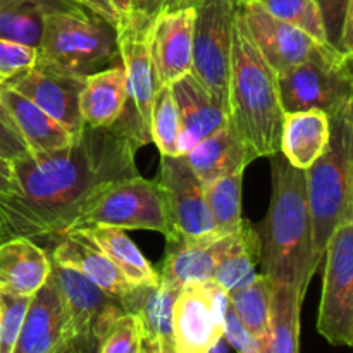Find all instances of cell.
<instances>
[{"instance_id":"6da1fadb","label":"cell","mask_w":353,"mask_h":353,"mask_svg":"<svg viewBox=\"0 0 353 353\" xmlns=\"http://www.w3.org/2000/svg\"><path fill=\"white\" fill-rule=\"evenodd\" d=\"M140 145L114 124L83 126L69 145L12 161L17 192L0 196L2 241L7 238L61 236L105 185L140 174Z\"/></svg>"},{"instance_id":"7a4b0ae2","label":"cell","mask_w":353,"mask_h":353,"mask_svg":"<svg viewBox=\"0 0 353 353\" xmlns=\"http://www.w3.org/2000/svg\"><path fill=\"white\" fill-rule=\"evenodd\" d=\"M272 195L264 221L254 224L259 236L261 274L271 286L292 285L305 295L314 278L310 264V217L305 171L271 155Z\"/></svg>"},{"instance_id":"3957f363","label":"cell","mask_w":353,"mask_h":353,"mask_svg":"<svg viewBox=\"0 0 353 353\" xmlns=\"http://www.w3.org/2000/svg\"><path fill=\"white\" fill-rule=\"evenodd\" d=\"M278 74L262 57L236 9L231 43L228 121L255 159L278 154L283 128Z\"/></svg>"},{"instance_id":"277c9868","label":"cell","mask_w":353,"mask_h":353,"mask_svg":"<svg viewBox=\"0 0 353 353\" xmlns=\"http://www.w3.org/2000/svg\"><path fill=\"white\" fill-rule=\"evenodd\" d=\"M305 192L310 217V264L316 274L331 234L353 207V102L330 114V143L305 169Z\"/></svg>"},{"instance_id":"5b68a950","label":"cell","mask_w":353,"mask_h":353,"mask_svg":"<svg viewBox=\"0 0 353 353\" xmlns=\"http://www.w3.org/2000/svg\"><path fill=\"white\" fill-rule=\"evenodd\" d=\"M38 57L88 76L119 57L116 28L76 3L59 7L45 14Z\"/></svg>"},{"instance_id":"8992f818","label":"cell","mask_w":353,"mask_h":353,"mask_svg":"<svg viewBox=\"0 0 353 353\" xmlns=\"http://www.w3.org/2000/svg\"><path fill=\"white\" fill-rule=\"evenodd\" d=\"M93 226L155 231L169 238L172 223L168 196L157 179H145L140 174L112 181L92 196L69 231Z\"/></svg>"},{"instance_id":"52a82bcc","label":"cell","mask_w":353,"mask_h":353,"mask_svg":"<svg viewBox=\"0 0 353 353\" xmlns=\"http://www.w3.org/2000/svg\"><path fill=\"white\" fill-rule=\"evenodd\" d=\"M353 57L324 48L309 61L278 74L279 99L285 112L319 109L330 116L353 102Z\"/></svg>"},{"instance_id":"ba28073f","label":"cell","mask_w":353,"mask_h":353,"mask_svg":"<svg viewBox=\"0 0 353 353\" xmlns=\"http://www.w3.org/2000/svg\"><path fill=\"white\" fill-rule=\"evenodd\" d=\"M317 331L333 347L353 345V207L327 241Z\"/></svg>"},{"instance_id":"9c48e42d","label":"cell","mask_w":353,"mask_h":353,"mask_svg":"<svg viewBox=\"0 0 353 353\" xmlns=\"http://www.w3.org/2000/svg\"><path fill=\"white\" fill-rule=\"evenodd\" d=\"M193 23L190 74L228 112L231 43L238 6L231 0H199Z\"/></svg>"},{"instance_id":"30bf717a","label":"cell","mask_w":353,"mask_h":353,"mask_svg":"<svg viewBox=\"0 0 353 353\" xmlns=\"http://www.w3.org/2000/svg\"><path fill=\"white\" fill-rule=\"evenodd\" d=\"M117 52L124 68L128 102L123 116L116 124L140 147L150 143V114L155 92L159 88L154 62L148 45V28L133 23L116 28Z\"/></svg>"},{"instance_id":"8fae6325","label":"cell","mask_w":353,"mask_h":353,"mask_svg":"<svg viewBox=\"0 0 353 353\" xmlns=\"http://www.w3.org/2000/svg\"><path fill=\"white\" fill-rule=\"evenodd\" d=\"M157 181L168 196L172 223V236L169 238L205 243L224 236L209 212L203 183L196 178L185 155H161Z\"/></svg>"},{"instance_id":"7c38bea8","label":"cell","mask_w":353,"mask_h":353,"mask_svg":"<svg viewBox=\"0 0 353 353\" xmlns=\"http://www.w3.org/2000/svg\"><path fill=\"white\" fill-rule=\"evenodd\" d=\"M230 299L214 279L185 285L172 309V345L179 353H207L224 333Z\"/></svg>"},{"instance_id":"4fadbf2b","label":"cell","mask_w":353,"mask_h":353,"mask_svg":"<svg viewBox=\"0 0 353 353\" xmlns=\"http://www.w3.org/2000/svg\"><path fill=\"white\" fill-rule=\"evenodd\" d=\"M50 278L57 285L68 307L72 341H76L86 353H97L99 340L107 326L117 316L126 312L121 299L103 292L74 269L59 265L54 261Z\"/></svg>"},{"instance_id":"5bb4252c","label":"cell","mask_w":353,"mask_h":353,"mask_svg":"<svg viewBox=\"0 0 353 353\" xmlns=\"http://www.w3.org/2000/svg\"><path fill=\"white\" fill-rule=\"evenodd\" d=\"M85 81V74H78L54 62L37 57L28 71L10 79L6 86H10L37 103L52 119L76 137L85 126L79 114V93Z\"/></svg>"},{"instance_id":"9a60e30c","label":"cell","mask_w":353,"mask_h":353,"mask_svg":"<svg viewBox=\"0 0 353 353\" xmlns=\"http://www.w3.org/2000/svg\"><path fill=\"white\" fill-rule=\"evenodd\" d=\"M238 10L248 34L276 74H281L309 61L310 57L327 48V45L317 43L299 28L269 14L261 0H248L238 6Z\"/></svg>"},{"instance_id":"2e32d148","label":"cell","mask_w":353,"mask_h":353,"mask_svg":"<svg viewBox=\"0 0 353 353\" xmlns=\"http://www.w3.org/2000/svg\"><path fill=\"white\" fill-rule=\"evenodd\" d=\"M72 340L68 307L54 279L31 296L12 353H59Z\"/></svg>"},{"instance_id":"e0dca14e","label":"cell","mask_w":353,"mask_h":353,"mask_svg":"<svg viewBox=\"0 0 353 353\" xmlns=\"http://www.w3.org/2000/svg\"><path fill=\"white\" fill-rule=\"evenodd\" d=\"M193 23L195 7L190 6L159 14L148 26L150 57L159 86L172 85L190 72Z\"/></svg>"},{"instance_id":"ac0fdd59","label":"cell","mask_w":353,"mask_h":353,"mask_svg":"<svg viewBox=\"0 0 353 353\" xmlns=\"http://www.w3.org/2000/svg\"><path fill=\"white\" fill-rule=\"evenodd\" d=\"M50 259L55 264L74 269L103 292L119 299L134 286L97 247L86 230H71L59 236V243L52 252Z\"/></svg>"},{"instance_id":"d6986e66","label":"cell","mask_w":353,"mask_h":353,"mask_svg":"<svg viewBox=\"0 0 353 353\" xmlns=\"http://www.w3.org/2000/svg\"><path fill=\"white\" fill-rule=\"evenodd\" d=\"M171 92L181 123L179 154L185 155L199 141L223 128L228 123V112L190 72L172 83Z\"/></svg>"},{"instance_id":"ffe728a7","label":"cell","mask_w":353,"mask_h":353,"mask_svg":"<svg viewBox=\"0 0 353 353\" xmlns=\"http://www.w3.org/2000/svg\"><path fill=\"white\" fill-rule=\"evenodd\" d=\"M185 159L196 178L203 185H209L234 171H245L255 161V155L228 121L223 128L190 148Z\"/></svg>"},{"instance_id":"44dd1931","label":"cell","mask_w":353,"mask_h":353,"mask_svg":"<svg viewBox=\"0 0 353 353\" xmlns=\"http://www.w3.org/2000/svg\"><path fill=\"white\" fill-rule=\"evenodd\" d=\"M50 255L31 238L0 241V290L33 296L50 278Z\"/></svg>"},{"instance_id":"7402d4cb","label":"cell","mask_w":353,"mask_h":353,"mask_svg":"<svg viewBox=\"0 0 353 353\" xmlns=\"http://www.w3.org/2000/svg\"><path fill=\"white\" fill-rule=\"evenodd\" d=\"M231 234L233 231L205 243H193V241H183L176 238L165 240L168 245H165L164 264L159 271L161 279L176 288L212 279L214 268L223 252L226 250Z\"/></svg>"},{"instance_id":"603a6c76","label":"cell","mask_w":353,"mask_h":353,"mask_svg":"<svg viewBox=\"0 0 353 353\" xmlns=\"http://www.w3.org/2000/svg\"><path fill=\"white\" fill-rule=\"evenodd\" d=\"M0 100L31 154L61 150L74 138L37 103L10 86H0Z\"/></svg>"},{"instance_id":"cb8c5ba5","label":"cell","mask_w":353,"mask_h":353,"mask_svg":"<svg viewBox=\"0 0 353 353\" xmlns=\"http://www.w3.org/2000/svg\"><path fill=\"white\" fill-rule=\"evenodd\" d=\"M330 143V116L324 110L309 109L283 114L279 152L296 169L314 164Z\"/></svg>"},{"instance_id":"d4e9b609","label":"cell","mask_w":353,"mask_h":353,"mask_svg":"<svg viewBox=\"0 0 353 353\" xmlns=\"http://www.w3.org/2000/svg\"><path fill=\"white\" fill-rule=\"evenodd\" d=\"M128 92L121 61L103 71L86 76L79 93V114L86 126L110 128L126 109Z\"/></svg>"},{"instance_id":"484cf974","label":"cell","mask_w":353,"mask_h":353,"mask_svg":"<svg viewBox=\"0 0 353 353\" xmlns=\"http://www.w3.org/2000/svg\"><path fill=\"white\" fill-rule=\"evenodd\" d=\"M179 290L161 279L133 286L121 296L124 310L140 319L145 340L172 341V309Z\"/></svg>"},{"instance_id":"4316f807","label":"cell","mask_w":353,"mask_h":353,"mask_svg":"<svg viewBox=\"0 0 353 353\" xmlns=\"http://www.w3.org/2000/svg\"><path fill=\"white\" fill-rule=\"evenodd\" d=\"M259 236L255 226L245 219L238 230L233 231L226 250L214 268L212 279L228 293L243 288L254 281L259 264Z\"/></svg>"},{"instance_id":"83f0119b","label":"cell","mask_w":353,"mask_h":353,"mask_svg":"<svg viewBox=\"0 0 353 353\" xmlns=\"http://www.w3.org/2000/svg\"><path fill=\"white\" fill-rule=\"evenodd\" d=\"M83 230H86L97 247L109 257L131 285H154L161 281L157 269L147 261L124 230L112 226H93Z\"/></svg>"},{"instance_id":"f1b7e54d","label":"cell","mask_w":353,"mask_h":353,"mask_svg":"<svg viewBox=\"0 0 353 353\" xmlns=\"http://www.w3.org/2000/svg\"><path fill=\"white\" fill-rule=\"evenodd\" d=\"M69 0H0V38L38 50L43 17L50 10L69 6Z\"/></svg>"},{"instance_id":"f546056e","label":"cell","mask_w":353,"mask_h":353,"mask_svg":"<svg viewBox=\"0 0 353 353\" xmlns=\"http://www.w3.org/2000/svg\"><path fill=\"white\" fill-rule=\"evenodd\" d=\"M305 295L296 286H272L271 331L265 353H300V312Z\"/></svg>"},{"instance_id":"4dcf8cb0","label":"cell","mask_w":353,"mask_h":353,"mask_svg":"<svg viewBox=\"0 0 353 353\" xmlns=\"http://www.w3.org/2000/svg\"><path fill=\"white\" fill-rule=\"evenodd\" d=\"M230 305L245 330L268 348L269 331H271V305H272V286L264 276L259 272L254 281L228 293Z\"/></svg>"},{"instance_id":"1f68e13d","label":"cell","mask_w":353,"mask_h":353,"mask_svg":"<svg viewBox=\"0 0 353 353\" xmlns=\"http://www.w3.org/2000/svg\"><path fill=\"white\" fill-rule=\"evenodd\" d=\"M245 171H234L203 185L205 202L214 224L223 234L231 233L245 221L241 214V185Z\"/></svg>"},{"instance_id":"d6a6232c","label":"cell","mask_w":353,"mask_h":353,"mask_svg":"<svg viewBox=\"0 0 353 353\" xmlns=\"http://www.w3.org/2000/svg\"><path fill=\"white\" fill-rule=\"evenodd\" d=\"M179 137H181V123H179L178 107L172 97L171 85H161L155 92L154 105H152L150 138L161 155H181Z\"/></svg>"},{"instance_id":"836d02e7","label":"cell","mask_w":353,"mask_h":353,"mask_svg":"<svg viewBox=\"0 0 353 353\" xmlns=\"http://www.w3.org/2000/svg\"><path fill=\"white\" fill-rule=\"evenodd\" d=\"M326 41L334 52L353 57V0H314Z\"/></svg>"},{"instance_id":"e575fe53","label":"cell","mask_w":353,"mask_h":353,"mask_svg":"<svg viewBox=\"0 0 353 353\" xmlns=\"http://www.w3.org/2000/svg\"><path fill=\"white\" fill-rule=\"evenodd\" d=\"M261 3L274 17L302 30L317 43L327 45L323 19L314 0H261Z\"/></svg>"},{"instance_id":"d590c367","label":"cell","mask_w":353,"mask_h":353,"mask_svg":"<svg viewBox=\"0 0 353 353\" xmlns=\"http://www.w3.org/2000/svg\"><path fill=\"white\" fill-rule=\"evenodd\" d=\"M145 341L140 319L130 312L117 316L99 340L97 353H140Z\"/></svg>"},{"instance_id":"8d00e7d4","label":"cell","mask_w":353,"mask_h":353,"mask_svg":"<svg viewBox=\"0 0 353 353\" xmlns=\"http://www.w3.org/2000/svg\"><path fill=\"white\" fill-rule=\"evenodd\" d=\"M31 296L0 290V353H12Z\"/></svg>"},{"instance_id":"74e56055","label":"cell","mask_w":353,"mask_h":353,"mask_svg":"<svg viewBox=\"0 0 353 353\" xmlns=\"http://www.w3.org/2000/svg\"><path fill=\"white\" fill-rule=\"evenodd\" d=\"M37 57V48L0 38V86L28 71Z\"/></svg>"},{"instance_id":"f35d334b","label":"cell","mask_w":353,"mask_h":353,"mask_svg":"<svg viewBox=\"0 0 353 353\" xmlns=\"http://www.w3.org/2000/svg\"><path fill=\"white\" fill-rule=\"evenodd\" d=\"M223 336L228 341V345L238 353H265L262 345L245 330V326L240 323L231 305H228L226 316H224Z\"/></svg>"},{"instance_id":"ab89813d","label":"cell","mask_w":353,"mask_h":353,"mask_svg":"<svg viewBox=\"0 0 353 353\" xmlns=\"http://www.w3.org/2000/svg\"><path fill=\"white\" fill-rule=\"evenodd\" d=\"M26 154H30V148L24 143L23 137L14 126L9 112L0 100V157L7 161H16Z\"/></svg>"},{"instance_id":"60d3db41","label":"cell","mask_w":353,"mask_h":353,"mask_svg":"<svg viewBox=\"0 0 353 353\" xmlns=\"http://www.w3.org/2000/svg\"><path fill=\"white\" fill-rule=\"evenodd\" d=\"M190 6L188 0H133V24L148 28L159 14Z\"/></svg>"},{"instance_id":"b9f144b4","label":"cell","mask_w":353,"mask_h":353,"mask_svg":"<svg viewBox=\"0 0 353 353\" xmlns=\"http://www.w3.org/2000/svg\"><path fill=\"white\" fill-rule=\"evenodd\" d=\"M69 2L97 14V16L105 19L109 24H112L114 28H117V24H119V16H117L116 9L110 3V0H69Z\"/></svg>"},{"instance_id":"7bdbcfd3","label":"cell","mask_w":353,"mask_h":353,"mask_svg":"<svg viewBox=\"0 0 353 353\" xmlns=\"http://www.w3.org/2000/svg\"><path fill=\"white\" fill-rule=\"evenodd\" d=\"M17 192L16 179H14L12 161L0 157V196H10Z\"/></svg>"},{"instance_id":"ee69618b","label":"cell","mask_w":353,"mask_h":353,"mask_svg":"<svg viewBox=\"0 0 353 353\" xmlns=\"http://www.w3.org/2000/svg\"><path fill=\"white\" fill-rule=\"evenodd\" d=\"M110 3H112L117 16H119V24L117 26L133 23V0H110Z\"/></svg>"},{"instance_id":"f6af8a7d","label":"cell","mask_w":353,"mask_h":353,"mask_svg":"<svg viewBox=\"0 0 353 353\" xmlns=\"http://www.w3.org/2000/svg\"><path fill=\"white\" fill-rule=\"evenodd\" d=\"M230 352H231V347L228 345V341L224 340V336H223L207 353H230Z\"/></svg>"},{"instance_id":"bcb514c9","label":"cell","mask_w":353,"mask_h":353,"mask_svg":"<svg viewBox=\"0 0 353 353\" xmlns=\"http://www.w3.org/2000/svg\"><path fill=\"white\" fill-rule=\"evenodd\" d=\"M140 353H159L157 341H154V340H145L143 345H141V352H140Z\"/></svg>"},{"instance_id":"7dc6e473","label":"cell","mask_w":353,"mask_h":353,"mask_svg":"<svg viewBox=\"0 0 353 353\" xmlns=\"http://www.w3.org/2000/svg\"><path fill=\"white\" fill-rule=\"evenodd\" d=\"M159 353H179L172 345V341H157Z\"/></svg>"},{"instance_id":"c3c4849f","label":"cell","mask_w":353,"mask_h":353,"mask_svg":"<svg viewBox=\"0 0 353 353\" xmlns=\"http://www.w3.org/2000/svg\"><path fill=\"white\" fill-rule=\"evenodd\" d=\"M59 353H86L85 350H83L81 347H79L78 343H76V341H69V343H65V347L62 348L61 352Z\"/></svg>"},{"instance_id":"681fc988","label":"cell","mask_w":353,"mask_h":353,"mask_svg":"<svg viewBox=\"0 0 353 353\" xmlns=\"http://www.w3.org/2000/svg\"><path fill=\"white\" fill-rule=\"evenodd\" d=\"M231 2H234V3H236V6H241V3L248 2V0H231Z\"/></svg>"},{"instance_id":"f907efd6","label":"cell","mask_w":353,"mask_h":353,"mask_svg":"<svg viewBox=\"0 0 353 353\" xmlns=\"http://www.w3.org/2000/svg\"><path fill=\"white\" fill-rule=\"evenodd\" d=\"M188 2H190V3H192V6H195V3H196V2H199V0H188Z\"/></svg>"},{"instance_id":"816d5d0a","label":"cell","mask_w":353,"mask_h":353,"mask_svg":"<svg viewBox=\"0 0 353 353\" xmlns=\"http://www.w3.org/2000/svg\"><path fill=\"white\" fill-rule=\"evenodd\" d=\"M0 241H2V226H0Z\"/></svg>"}]
</instances>
